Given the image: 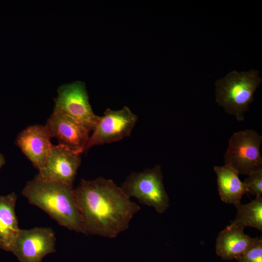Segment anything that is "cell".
Segmentation results:
<instances>
[{
  "label": "cell",
  "mask_w": 262,
  "mask_h": 262,
  "mask_svg": "<svg viewBox=\"0 0 262 262\" xmlns=\"http://www.w3.org/2000/svg\"><path fill=\"white\" fill-rule=\"evenodd\" d=\"M16 195H0V248L11 252L20 229L15 212Z\"/></svg>",
  "instance_id": "obj_13"
},
{
  "label": "cell",
  "mask_w": 262,
  "mask_h": 262,
  "mask_svg": "<svg viewBox=\"0 0 262 262\" xmlns=\"http://www.w3.org/2000/svg\"><path fill=\"white\" fill-rule=\"evenodd\" d=\"M74 193L84 234L115 238L141 209L111 179H82Z\"/></svg>",
  "instance_id": "obj_1"
},
{
  "label": "cell",
  "mask_w": 262,
  "mask_h": 262,
  "mask_svg": "<svg viewBox=\"0 0 262 262\" xmlns=\"http://www.w3.org/2000/svg\"><path fill=\"white\" fill-rule=\"evenodd\" d=\"M137 116L126 106L120 110L107 109L90 135L85 151L91 147L118 141L129 136L137 121Z\"/></svg>",
  "instance_id": "obj_6"
},
{
  "label": "cell",
  "mask_w": 262,
  "mask_h": 262,
  "mask_svg": "<svg viewBox=\"0 0 262 262\" xmlns=\"http://www.w3.org/2000/svg\"><path fill=\"white\" fill-rule=\"evenodd\" d=\"M243 184L246 193L254 195L256 197L262 195V169L248 175Z\"/></svg>",
  "instance_id": "obj_16"
},
{
  "label": "cell",
  "mask_w": 262,
  "mask_h": 262,
  "mask_svg": "<svg viewBox=\"0 0 262 262\" xmlns=\"http://www.w3.org/2000/svg\"><path fill=\"white\" fill-rule=\"evenodd\" d=\"M5 163V160L4 156L2 154L0 153V169L2 166Z\"/></svg>",
  "instance_id": "obj_18"
},
{
  "label": "cell",
  "mask_w": 262,
  "mask_h": 262,
  "mask_svg": "<svg viewBox=\"0 0 262 262\" xmlns=\"http://www.w3.org/2000/svg\"><path fill=\"white\" fill-rule=\"evenodd\" d=\"M237 213L235 218L231 222L238 227L244 229L249 227L262 231V197L258 196L250 202L235 205Z\"/></svg>",
  "instance_id": "obj_15"
},
{
  "label": "cell",
  "mask_w": 262,
  "mask_h": 262,
  "mask_svg": "<svg viewBox=\"0 0 262 262\" xmlns=\"http://www.w3.org/2000/svg\"><path fill=\"white\" fill-rule=\"evenodd\" d=\"M163 177L161 167L157 165L131 173L120 187L130 198H136L140 203L153 207L158 213H162L170 205Z\"/></svg>",
  "instance_id": "obj_4"
},
{
  "label": "cell",
  "mask_w": 262,
  "mask_h": 262,
  "mask_svg": "<svg viewBox=\"0 0 262 262\" xmlns=\"http://www.w3.org/2000/svg\"><path fill=\"white\" fill-rule=\"evenodd\" d=\"M243 228L230 224L218 235L216 253L223 260H236L256 241L258 237H251L245 233Z\"/></svg>",
  "instance_id": "obj_12"
},
{
  "label": "cell",
  "mask_w": 262,
  "mask_h": 262,
  "mask_svg": "<svg viewBox=\"0 0 262 262\" xmlns=\"http://www.w3.org/2000/svg\"><path fill=\"white\" fill-rule=\"evenodd\" d=\"M51 136L45 126L28 127L18 135L16 143L33 166L40 169L52 146Z\"/></svg>",
  "instance_id": "obj_11"
},
{
  "label": "cell",
  "mask_w": 262,
  "mask_h": 262,
  "mask_svg": "<svg viewBox=\"0 0 262 262\" xmlns=\"http://www.w3.org/2000/svg\"><path fill=\"white\" fill-rule=\"evenodd\" d=\"M217 177L218 191L221 200L235 206L241 203L243 196L246 193L239 174L230 166L224 165L213 167Z\"/></svg>",
  "instance_id": "obj_14"
},
{
  "label": "cell",
  "mask_w": 262,
  "mask_h": 262,
  "mask_svg": "<svg viewBox=\"0 0 262 262\" xmlns=\"http://www.w3.org/2000/svg\"><path fill=\"white\" fill-rule=\"evenodd\" d=\"M45 127L51 137L58 140V144L79 154L85 151L90 131L79 122L63 113L53 112Z\"/></svg>",
  "instance_id": "obj_10"
},
{
  "label": "cell",
  "mask_w": 262,
  "mask_h": 262,
  "mask_svg": "<svg viewBox=\"0 0 262 262\" xmlns=\"http://www.w3.org/2000/svg\"><path fill=\"white\" fill-rule=\"evenodd\" d=\"M262 136L253 130L234 132L224 154L225 164L239 174L249 175L262 169Z\"/></svg>",
  "instance_id": "obj_5"
},
{
  "label": "cell",
  "mask_w": 262,
  "mask_h": 262,
  "mask_svg": "<svg viewBox=\"0 0 262 262\" xmlns=\"http://www.w3.org/2000/svg\"><path fill=\"white\" fill-rule=\"evenodd\" d=\"M58 93L53 112L63 113L93 131L99 116L91 108L84 83L75 82L62 85Z\"/></svg>",
  "instance_id": "obj_7"
},
{
  "label": "cell",
  "mask_w": 262,
  "mask_h": 262,
  "mask_svg": "<svg viewBox=\"0 0 262 262\" xmlns=\"http://www.w3.org/2000/svg\"><path fill=\"white\" fill-rule=\"evenodd\" d=\"M261 81L257 70L232 71L215 82L216 101L227 113L242 121Z\"/></svg>",
  "instance_id": "obj_3"
},
{
  "label": "cell",
  "mask_w": 262,
  "mask_h": 262,
  "mask_svg": "<svg viewBox=\"0 0 262 262\" xmlns=\"http://www.w3.org/2000/svg\"><path fill=\"white\" fill-rule=\"evenodd\" d=\"M81 162V154L59 144L52 145L36 176L44 180L72 186Z\"/></svg>",
  "instance_id": "obj_9"
},
{
  "label": "cell",
  "mask_w": 262,
  "mask_h": 262,
  "mask_svg": "<svg viewBox=\"0 0 262 262\" xmlns=\"http://www.w3.org/2000/svg\"><path fill=\"white\" fill-rule=\"evenodd\" d=\"M29 202L46 213L60 225L84 233L72 185L42 180L36 176L22 191Z\"/></svg>",
  "instance_id": "obj_2"
},
{
  "label": "cell",
  "mask_w": 262,
  "mask_h": 262,
  "mask_svg": "<svg viewBox=\"0 0 262 262\" xmlns=\"http://www.w3.org/2000/svg\"><path fill=\"white\" fill-rule=\"evenodd\" d=\"M56 240L49 228L20 229L11 252L19 262H41L46 255L55 252Z\"/></svg>",
  "instance_id": "obj_8"
},
{
  "label": "cell",
  "mask_w": 262,
  "mask_h": 262,
  "mask_svg": "<svg viewBox=\"0 0 262 262\" xmlns=\"http://www.w3.org/2000/svg\"><path fill=\"white\" fill-rule=\"evenodd\" d=\"M238 262H262V239L257 237L254 243L236 259Z\"/></svg>",
  "instance_id": "obj_17"
}]
</instances>
